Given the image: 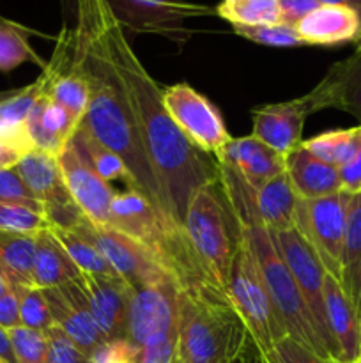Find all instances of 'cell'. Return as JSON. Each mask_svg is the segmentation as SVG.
I'll return each mask as SVG.
<instances>
[{
    "label": "cell",
    "instance_id": "603a6c76",
    "mask_svg": "<svg viewBox=\"0 0 361 363\" xmlns=\"http://www.w3.org/2000/svg\"><path fill=\"white\" fill-rule=\"evenodd\" d=\"M285 170L299 199H319L342 190L338 169L315 158L301 144L285 158Z\"/></svg>",
    "mask_w": 361,
    "mask_h": 363
},
{
    "label": "cell",
    "instance_id": "11a10c76",
    "mask_svg": "<svg viewBox=\"0 0 361 363\" xmlns=\"http://www.w3.org/2000/svg\"><path fill=\"white\" fill-rule=\"evenodd\" d=\"M260 363H273V362L269 360L268 354H262V357H260Z\"/></svg>",
    "mask_w": 361,
    "mask_h": 363
},
{
    "label": "cell",
    "instance_id": "4dcf8cb0",
    "mask_svg": "<svg viewBox=\"0 0 361 363\" xmlns=\"http://www.w3.org/2000/svg\"><path fill=\"white\" fill-rule=\"evenodd\" d=\"M50 233L62 245L64 250L73 259V262L81 273H88V275H115L112 266L106 262V259L103 257L98 247L87 236H84L78 230L69 229V227H60L55 225V223L50 227Z\"/></svg>",
    "mask_w": 361,
    "mask_h": 363
},
{
    "label": "cell",
    "instance_id": "7a4b0ae2",
    "mask_svg": "<svg viewBox=\"0 0 361 363\" xmlns=\"http://www.w3.org/2000/svg\"><path fill=\"white\" fill-rule=\"evenodd\" d=\"M74 32L91 82V99L80 128L122 160L133 177L134 190L140 191L151 202L156 213L168 225L184 230L173 218L168 199L152 169L151 160L145 152L126 99L120 92L105 53L84 28L74 25Z\"/></svg>",
    "mask_w": 361,
    "mask_h": 363
},
{
    "label": "cell",
    "instance_id": "f6af8a7d",
    "mask_svg": "<svg viewBox=\"0 0 361 363\" xmlns=\"http://www.w3.org/2000/svg\"><path fill=\"white\" fill-rule=\"evenodd\" d=\"M280 7V16L282 23L296 27L308 13L317 9L321 4L317 0H276Z\"/></svg>",
    "mask_w": 361,
    "mask_h": 363
},
{
    "label": "cell",
    "instance_id": "5bb4252c",
    "mask_svg": "<svg viewBox=\"0 0 361 363\" xmlns=\"http://www.w3.org/2000/svg\"><path fill=\"white\" fill-rule=\"evenodd\" d=\"M60 172L71 199L88 222L99 227L112 225L113 190L99 177L94 167L71 138L57 155Z\"/></svg>",
    "mask_w": 361,
    "mask_h": 363
},
{
    "label": "cell",
    "instance_id": "f5cc1de1",
    "mask_svg": "<svg viewBox=\"0 0 361 363\" xmlns=\"http://www.w3.org/2000/svg\"><path fill=\"white\" fill-rule=\"evenodd\" d=\"M20 89H9V91H0V105H2L4 101H7V99L13 98V96H16L18 92H20Z\"/></svg>",
    "mask_w": 361,
    "mask_h": 363
},
{
    "label": "cell",
    "instance_id": "ee69618b",
    "mask_svg": "<svg viewBox=\"0 0 361 363\" xmlns=\"http://www.w3.org/2000/svg\"><path fill=\"white\" fill-rule=\"evenodd\" d=\"M32 149H34V144L28 137L0 138V170L14 169Z\"/></svg>",
    "mask_w": 361,
    "mask_h": 363
},
{
    "label": "cell",
    "instance_id": "3957f363",
    "mask_svg": "<svg viewBox=\"0 0 361 363\" xmlns=\"http://www.w3.org/2000/svg\"><path fill=\"white\" fill-rule=\"evenodd\" d=\"M110 227L140 243L176 280L180 291L211 289L218 293L205 280L186 233L168 225L140 191L127 188L113 195Z\"/></svg>",
    "mask_w": 361,
    "mask_h": 363
},
{
    "label": "cell",
    "instance_id": "44dd1931",
    "mask_svg": "<svg viewBox=\"0 0 361 363\" xmlns=\"http://www.w3.org/2000/svg\"><path fill=\"white\" fill-rule=\"evenodd\" d=\"M328 328L340 353V363H357L361 354V321L338 280L328 273L324 280Z\"/></svg>",
    "mask_w": 361,
    "mask_h": 363
},
{
    "label": "cell",
    "instance_id": "60d3db41",
    "mask_svg": "<svg viewBox=\"0 0 361 363\" xmlns=\"http://www.w3.org/2000/svg\"><path fill=\"white\" fill-rule=\"evenodd\" d=\"M260 357L262 353L255 344L253 337L250 335L246 326H241V330L234 337L232 344L218 363H260Z\"/></svg>",
    "mask_w": 361,
    "mask_h": 363
},
{
    "label": "cell",
    "instance_id": "4fadbf2b",
    "mask_svg": "<svg viewBox=\"0 0 361 363\" xmlns=\"http://www.w3.org/2000/svg\"><path fill=\"white\" fill-rule=\"evenodd\" d=\"M179 291L180 287L172 279L134 291L127 340L142 347L165 337L179 335Z\"/></svg>",
    "mask_w": 361,
    "mask_h": 363
},
{
    "label": "cell",
    "instance_id": "e0dca14e",
    "mask_svg": "<svg viewBox=\"0 0 361 363\" xmlns=\"http://www.w3.org/2000/svg\"><path fill=\"white\" fill-rule=\"evenodd\" d=\"M42 293H45L53 325L59 326L85 354L91 357L101 344L106 342L92 318L87 296L78 280L66 286L42 289Z\"/></svg>",
    "mask_w": 361,
    "mask_h": 363
},
{
    "label": "cell",
    "instance_id": "b9f144b4",
    "mask_svg": "<svg viewBox=\"0 0 361 363\" xmlns=\"http://www.w3.org/2000/svg\"><path fill=\"white\" fill-rule=\"evenodd\" d=\"M138 347L127 339L106 340L91 354V363H134Z\"/></svg>",
    "mask_w": 361,
    "mask_h": 363
},
{
    "label": "cell",
    "instance_id": "ba28073f",
    "mask_svg": "<svg viewBox=\"0 0 361 363\" xmlns=\"http://www.w3.org/2000/svg\"><path fill=\"white\" fill-rule=\"evenodd\" d=\"M350 195L340 190L319 199H299L296 208V227L308 241L326 273L340 282L342 277V254L345 243L347 208Z\"/></svg>",
    "mask_w": 361,
    "mask_h": 363
},
{
    "label": "cell",
    "instance_id": "8992f818",
    "mask_svg": "<svg viewBox=\"0 0 361 363\" xmlns=\"http://www.w3.org/2000/svg\"><path fill=\"white\" fill-rule=\"evenodd\" d=\"M236 223L237 229L246 234L248 241H250L251 250H253L258 268L264 277L269 296H271L273 305H275L289 337L310 347L319 357L329 360L328 353L321 342V337L317 333L314 318H311L310 311L303 300V294H301L290 269L287 268L285 261L280 255L278 248L273 243L269 230L258 223Z\"/></svg>",
    "mask_w": 361,
    "mask_h": 363
},
{
    "label": "cell",
    "instance_id": "f907efd6",
    "mask_svg": "<svg viewBox=\"0 0 361 363\" xmlns=\"http://www.w3.org/2000/svg\"><path fill=\"white\" fill-rule=\"evenodd\" d=\"M319 4H326V6H343L354 9L361 16V0H317Z\"/></svg>",
    "mask_w": 361,
    "mask_h": 363
},
{
    "label": "cell",
    "instance_id": "f546056e",
    "mask_svg": "<svg viewBox=\"0 0 361 363\" xmlns=\"http://www.w3.org/2000/svg\"><path fill=\"white\" fill-rule=\"evenodd\" d=\"M361 140V124L356 128H349V130H333L326 131V133L311 137L308 140L301 142L304 149L315 158L321 162L328 163V165L340 167L345 165L356 152L357 145Z\"/></svg>",
    "mask_w": 361,
    "mask_h": 363
},
{
    "label": "cell",
    "instance_id": "74e56055",
    "mask_svg": "<svg viewBox=\"0 0 361 363\" xmlns=\"http://www.w3.org/2000/svg\"><path fill=\"white\" fill-rule=\"evenodd\" d=\"M0 202H6V204H16V206H25V208H30L34 211L45 213V206L35 199V195L32 194L30 188L25 184V181L21 179V176L18 174L16 167L14 169L0 170Z\"/></svg>",
    "mask_w": 361,
    "mask_h": 363
},
{
    "label": "cell",
    "instance_id": "484cf974",
    "mask_svg": "<svg viewBox=\"0 0 361 363\" xmlns=\"http://www.w3.org/2000/svg\"><path fill=\"white\" fill-rule=\"evenodd\" d=\"M81 272L76 268L73 259L67 255L62 245L48 230L38 234L35 245L34 268H32V284L39 289L66 286L80 279Z\"/></svg>",
    "mask_w": 361,
    "mask_h": 363
},
{
    "label": "cell",
    "instance_id": "5b68a950",
    "mask_svg": "<svg viewBox=\"0 0 361 363\" xmlns=\"http://www.w3.org/2000/svg\"><path fill=\"white\" fill-rule=\"evenodd\" d=\"M219 184V183H218ZM229 206L216 191V184L197 190L184 215V230L195 259L212 289L229 298V277L236 236L230 234Z\"/></svg>",
    "mask_w": 361,
    "mask_h": 363
},
{
    "label": "cell",
    "instance_id": "9a60e30c",
    "mask_svg": "<svg viewBox=\"0 0 361 363\" xmlns=\"http://www.w3.org/2000/svg\"><path fill=\"white\" fill-rule=\"evenodd\" d=\"M16 170L35 199L45 206L50 222L71 227L84 216L67 191L57 156L34 147L21 158Z\"/></svg>",
    "mask_w": 361,
    "mask_h": 363
},
{
    "label": "cell",
    "instance_id": "7402d4cb",
    "mask_svg": "<svg viewBox=\"0 0 361 363\" xmlns=\"http://www.w3.org/2000/svg\"><path fill=\"white\" fill-rule=\"evenodd\" d=\"M294 28L304 46H338L357 41L361 34V16L349 7L321 4Z\"/></svg>",
    "mask_w": 361,
    "mask_h": 363
},
{
    "label": "cell",
    "instance_id": "cb8c5ba5",
    "mask_svg": "<svg viewBox=\"0 0 361 363\" xmlns=\"http://www.w3.org/2000/svg\"><path fill=\"white\" fill-rule=\"evenodd\" d=\"M297 202L299 197L294 191L285 170L262 184L258 190H253L255 223L271 233L292 229L296 223Z\"/></svg>",
    "mask_w": 361,
    "mask_h": 363
},
{
    "label": "cell",
    "instance_id": "7dc6e473",
    "mask_svg": "<svg viewBox=\"0 0 361 363\" xmlns=\"http://www.w3.org/2000/svg\"><path fill=\"white\" fill-rule=\"evenodd\" d=\"M0 326L6 330L21 326L20 321V305L14 289L6 296H0Z\"/></svg>",
    "mask_w": 361,
    "mask_h": 363
},
{
    "label": "cell",
    "instance_id": "277c9868",
    "mask_svg": "<svg viewBox=\"0 0 361 363\" xmlns=\"http://www.w3.org/2000/svg\"><path fill=\"white\" fill-rule=\"evenodd\" d=\"M244 323L229 298L211 289L179 291L177 357L188 363H218Z\"/></svg>",
    "mask_w": 361,
    "mask_h": 363
},
{
    "label": "cell",
    "instance_id": "52a82bcc",
    "mask_svg": "<svg viewBox=\"0 0 361 363\" xmlns=\"http://www.w3.org/2000/svg\"><path fill=\"white\" fill-rule=\"evenodd\" d=\"M236 250L229 277V300L262 354L289 337L265 287L246 234L236 227Z\"/></svg>",
    "mask_w": 361,
    "mask_h": 363
},
{
    "label": "cell",
    "instance_id": "8fae6325",
    "mask_svg": "<svg viewBox=\"0 0 361 363\" xmlns=\"http://www.w3.org/2000/svg\"><path fill=\"white\" fill-rule=\"evenodd\" d=\"M163 105L184 137L204 155L218 158L232 137L219 110L188 84L163 87Z\"/></svg>",
    "mask_w": 361,
    "mask_h": 363
},
{
    "label": "cell",
    "instance_id": "7c38bea8",
    "mask_svg": "<svg viewBox=\"0 0 361 363\" xmlns=\"http://www.w3.org/2000/svg\"><path fill=\"white\" fill-rule=\"evenodd\" d=\"M69 229L87 236L98 247L106 262L112 266L115 275L126 280L133 291L161 282L165 279H172L140 243L112 227H99L81 216Z\"/></svg>",
    "mask_w": 361,
    "mask_h": 363
},
{
    "label": "cell",
    "instance_id": "db71d44e",
    "mask_svg": "<svg viewBox=\"0 0 361 363\" xmlns=\"http://www.w3.org/2000/svg\"><path fill=\"white\" fill-rule=\"evenodd\" d=\"M354 307H356L357 318H360V321H361V286H360V291H357V298H356V303H354Z\"/></svg>",
    "mask_w": 361,
    "mask_h": 363
},
{
    "label": "cell",
    "instance_id": "ac0fdd59",
    "mask_svg": "<svg viewBox=\"0 0 361 363\" xmlns=\"http://www.w3.org/2000/svg\"><path fill=\"white\" fill-rule=\"evenodd\" d=\"M301 99L308 113L336 108L353 116L361 124V48L333 64L317 87L301 96Z\"/></svg>",
    "mask_w": 361,
    "mask_h": 363
},
{
    "label": "cell",
    "instance_id": "836d02e7",
    "mask_svg": "<svg viewBox=\"0 0 361 363\" xmlns=\"http://www.w3.org/2000/svg\"><path fill=\"white\" fill-rule=\"evenodd\" d=\"M20 305V321L21 326L39 332H46L53 326L52 314H50L48 303L42 289L34 286H13Z\"/></svg>",
    "mask_w": 361,
    "mask_h": 363
},
{
    "label": "cell",
    "instance_id": "816d5d0a",
    "mask_svg": "<svg viewBox=\"0 0 361 363\" xmlns=\"http://www.w3.org/2000/svg\"><path fill=\"white\" fill-rule=\"evenodd\" d=\"M11 291H13V286H11L9 280L0 273V296H6V294L11 293Z\"/></svg>",
    "mask_w": 361,
    "mask_h": 363
},
{
    "label": "cell",
    "instance_id": "d6a6232c",
    "mask_svg": "<svg viewBox=\"0 0 361 363\" xmlns=\"http://www.w3.org/2000/svg\"><path fill=\"white\" fill-rule=\"evenodd\" d=\"M216 14L232 25H273L282 23L276 0H222Z\"/></svg>",
    "mask_w": 361,
    "mask_h": 363
},
{
    "label": "cell",
    "instance_id": "bcb514c9",
    "mask_svg": "<svg viewBox=\"0 0 361 363\" xmlns=\"http://www.w3.org/2000/svg\"><path fill=\"white\" fill-rule=\"evenodd\" d=\"M340 181H342V190L347 194H360L361 191V140L357 145L353 158L338 169Z\"/></svg>",
    "mask_w": 361,
    "mask_h": 363
},
{
    "label": "cell",
    "instance_id": "6da1fadb",
    "mask_svg": "<svg viewBox=\"0 0 361 363\" xmlns=\"http://www.w3.org/2000/svg\"><path fill=\"white\" fill-rule=\"evenodd\" d=\"M76 25L105 53L173 218L184 229V215L195 191L219 183L218 163L198 151L176 126L163 105L161 87L133 52L106 0H78Z\"/></svg>",
    "mask_w": 361,
    "mask_h": 363
},
{
    "label": "cell",
    "instance_id": "9f6ffc18",
    "mask_svg": "<svg viewBox=\"0 0 361 363\" xmlns=\"http://www.w3.org/2000/svg\"><path fill=\"white\" fill-rule=\"evenodd\" d=\"M356 48H361V34H360V38H357V41H356Z\"/></svg>",
    "mask_w": 361,
    "mask_h": 363
},
{
    "label": "cell",
    "instance_id": "680465c9",
    "mask_svg": "<svg viewBox=\"0 0 361 363\" xmlns=\"http://www.w3.org/2000/svg\"><path fill=\"white\" fill-rule=\"evenodd\" d=\"M229 2H236V0H229Z\"/></svg>",
    "mask_w": 361,
    "mask_h": 363
},
{
    "label": "cell",
    "instance_id": "7bdbcfd3",
    "mask_svg": "<svg viewBox=\"0 0 361 363\" xmlns=\"http://www.w3.org/2000/svg\"><path fill=\"white\" fill-rule=\"evenodd\" d=\"M179 335L165 337L151 344L138 347L134 363H173L177 358Z\"/></svg>",
    "mask_w": 361,
    "mask_h": 363
},
{
    "label": "cell",
    "instance_id": "d4e9b609",
    "mask_svg": "<svg viewBox=\"0 0 361 363\" xmlns=\"http://www.w3.org/2000/svg\"><path fill=\"white\" fill-rule=\"evenodd\" d=\"M27 131L35 149L57 156L76 131L66 108L42 94L27 117Z\"/></svg>",
    "mask_w": 361,
    "mask_h": 363
},
{
    "label": "cell",
    "instance_id": "ab89813d",
    "mask_svg": "<svg viewBox=\"0 0 361 363\" xmlns=\"http://www.w3.org/2000/svg\"><path fill=\"white\" fill-rule=\"evenodd\" d=\"M269 360L273 363H331L326 358L319 357L315 351L306 347L304 344L297 342L292 337H285L276 346L271 353H268Z\"/></svg>",
    "mask_w": 361,
    "mask_h": 363
},
{
    "label": "cell",
    "instance_id": "94428289",
    "mask_svg": "<svg viewBox=\"0 0 361 363\" xmlns=\"http://www.w3.org/2000/svg\"><path fill=\"white\" fill-rule=\"evenodd\" d=\"M0 363H4V362H2V360H0Z\"/></svg>",
    "mask_w": 361,
    "mask_h": 363
},
{
    "label": "cell",
    "instance_id": "91938a15",
    "mask_svg": "<svg viewBox=\"0 0 361 363\" xmlns=\"http://www.w3.org/2000/svg\"><path fill=\"white\" fill-rule=\"evenodd\" d=\"M357 363H361V354H360V362H357Z\"/></svg>",
    "mask_w": 361,
    "mask_h": 363
},
{
    "label": "cell",
    "instance_id": "6f0895ef",
    "mask_svg": "<svg viewBox=\"0 0 361 363\" xmlns=\"http://www.w3.org/2000/svg\"><path fill=\"white\" fill-rule=\"evenodd\" d=\"M173 363H188V362H184V360H180V358H179V357H177V358H176V362H173Z\"/></svg>",
    "mask_w": 361,
    "mask_h": 363
},
{
    "label": "cell",
    "instance_id": "d6986e66",
    "mask_svg": "<svg viewBox=\"0 0 361 363\" xmlns=\"http://www.w3.org/2000/svg\"><path fill=\"white\" fill-rule=\"evenodd\" d=\"M308 113L303 99L264 105L253 108V137L282 156H289L303 142V126Z\"/></svg>",
    "mask_w": 361,
    "mask_h": 363
},
{
    "label": "cell",
    "instance_id": "681fc988",
    "mask_svg": "<svg viewBox=\"0 0 361 363\" xmlns=\"http://www.w3.org/2000/svg\"><path fill=\"white\" fill-rule=\"evenodd\" d=\"M60 7H62L64 25L74 27L78 16V0H60Z\"/></svg>",
    "mask_w": 361,
    "mask_h": 363
},
{
    "label": "cell",
    "instance_id": "e575fe53",
    "mask_svg": "<svg viewBox=\"0 0 361 363\" xmlns=\"http://www.w3.org/2000/svg\"><path fill=\"white\" fill-rule=\"evenodd\" d=\"M237 35L257 45L276 46V48H296L304 46L303 39L299 38L297 30L285 23L273 25H232Z\"/></svg>",
    "mask_w": 361,
    "mask_h": 363
},
{
    "label": "cell",
    "instance_id": "f1b7e54d",
    "mask_svg": "<svg viewBox=\"0 0 361 363\" xmlns=\"http://www.w3.org/2000/svg\"><path fill=\"white\" fill-rule=\"evenodd\" d=\"M30 35H38V32L0 16V71L2 73H11L25 62H32L45 69L46 62L32 48Z\"/></svg>",
    "mask_w": 361,
    "mask_h": 363
},
{
    "label": "cell",
    "instance_id": "4316f807",
    "mask_svg": "<svg viewBox=\"0 0 361 363\" xmlns=\"http://www.w3.org/2000/svg\"><path fill=\"white\" fill-rule=\"evenodd\" d=\"M38 234H21L0 230V273L11 286H34V268Z\"/></svg>",
    "mask_w": 361,
    "mask_h": 363
},
{
    "label": "cell",
    "instance_id": "2e32d148",
    "mask_svg": "<svg viewBox=\"0 0 361 363\" xmlns=\"http://www.w3.org/2000/svg\"><path fill=\"white\" fill-rule=\"evenodd\" d=\"M78 284L87 296L88 308L105 340L127 339L133 287L119 275L81 273Z\"/></svg>",
    "mask_w": 361,
    "mask_h": 363
},
{
    "label": "cell",
    "instance_id": "d590c367",
    "mask_svg": "<svg viewBox=\"0 0 361 363\" xmlns=\"http://www.w3.org/2000/svg\"><path fill=\"white\" fill-rule=\"evenodd\" d=\"M53 223L45 213L34 211L30 208L0 202V230L21 234H39L48 230Z\"/></svg>",
    "mask_w": 361,
    "mask_h": 363
},
{
    "label": "cell",
    "instance_id": "ffe728a7",
    "mask_svg": "<svg viewBox=\"0 0 361 363\" xmlns=\"http://www.w3.org/2000/svg\"><path fill=\"white\" fill-rule=\"evenodd\" d=\"M216 163L232 170L251 190H258L273 177L285 172V156L273 151L253 135L232 138Z\"/></svg>",
    "mask_w": 361,
    "mask_h": 363
},
{
    "label": "cell",
    "instance_id": "f35d334b",
    "mask_svg": "<svg viewBox=\"0 0 361 363\" xmlns=\"http://www.w3.org/2000/svg\"><path fill=\"white\" fill-rule=\"evenodd\" d=\"M48 342L46 363H91V357L85 354L59 326L53 325L45 332Z\"/></svg>",
    "mask_w": 361,
    "mask_h": 363
},
{
    "label": "cell",
    "instance_id": "8d00e7d4",
    "mask_svg": "<svg viewBox=\"0 0 361 363\" xmlns=\"http://www.w3.org/2000/svg\"><path fill=\"white\" fill-rule=\"evenodd\" d=\"M18 363H46L48 342L45 332L16 326L7 330Z\"/></svg>",
    "mask_w": 361,
    "mask_h": 363
},
{
    "label": "cell",
    "instance_id": "30bf717a",
    "mask_svg": "<svg viewBox=\"0 0 361 363\" xmlns=\"http://www.w3.org/2000/svg\"><path fill=\"white\" fill-rule=\"evenodd\" d=\"M113 16L133 34H158L177 45H184L193 32L186 20L211 16L216 9L186 0H106Z\"/></svg>",
    "mask_w": 361,
    "mask_h": 363
},
{
    "label": "cell",
    "instance_id": "1f68e13d",
    "mask_svg": "<svg viewBox=\"0 0 361 363\" xmlns=\"http://www.w3.org/2000/svg\"><path fill=\"white\" fill-rule=\"evenodd\" d=\"M74 142H76L78 147L81 149L87 160L91 162V165L94 167L96 172L99 174L103 181L106 183H112V181H124L127 184V188L134 190L133 177H131L130 170L124 165L122 160L115 155V152L110 151L108 147H105L103 144H99L92 135H88L87 131L81 130L80 126L76 128L73 137Z\"/></svg>",
    "mask_w": 361,
    "mask_h": 363
},
{
    "label": "cell",
    "instance_id": "83f0119b",
    "mask_svg": "<svg viewBox=\"0 0 361 363\" xmlns=\"http://www.w3.org/2000/svg\"><path fill=\"white\" fill-rule=\"evenodd\" d=\"M340 286L353 303H356L361 286V191L350 195L347 208L345 243L342 254V277Z\"/></svg>",
    "mask_w": 361,
    "mask_h": 363
},
{
    "label": "cell",
    "instance_id": "c3c4849f",
    "mask_svg": "<svg viewBox=\"0 0 361 363\" xmlns=\"http://www.w3.org/2000/svg\"><path fill=\"white\" fill-rule=\"evenodd\" d=\"M0 360L4 363H18L16 357H14L13 344H11L9 332L0 326Z\"/></svg>",
    "mask_w": 361,
    "mask_h": 363
},
{
    "label": "cell",
    "instance_id": "9c48e42d",
    "mask_svg": "<svg viewBox=\"0 0 361 363\" xmlns=\"http://www.w3.org/2000/svg\"><path fill=\"white\" fill-rule=\"evenodd\" d=\"M269 234H271L273 243L278 248L280 255L285 261L287 268L290 269L301 294H303V300L310 311L311 318H314L317 333L321 337V342L328 353L329 360L333 363H340L338 347H336L335 340L329 333L328 319H326L324 280L328 273H326L324 266L319 261L314 248L308 245V241L301 236L296 227L278 230V233L269 230Z\"/></svg>",
    "mask_w": 361,
    "mask_h": 363
}]
</instances>
